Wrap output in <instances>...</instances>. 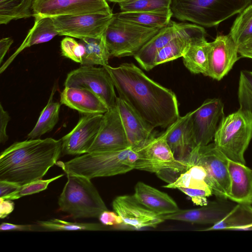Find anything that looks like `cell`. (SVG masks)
<instances>
[{
    "label": "cell",
    "instance_id": "f1b7e54d",
    "mask_svg": "<svg viewBox=\"0 0 252 252\" xmlns=\"http://www.w3.org/2000/svg\"><path fill=\"white\" fill-rule=\"evenodd\" d=\"M55 91L56 88L54 87L48 101L42 110L35 126L27 135L28 139L39 138L51 131L58 122L61 104L53 101Z\"/></svg>",
    "mask_w": 252,
    "mask_h": 252
},
{
    "label": "cell",
    "instance_id": "484cf974",
    "mask_svg": "<svg viewBox=\"0 0 252 252\" xmlns=\"http://www.w3.org/2000/svg\"><path fill=\"white\" fill-rule=\"evenodd\" d=\"M34 18L32 28L19 48L1 66L0 73L5 70L17 55L24 49L48 42L56 35H59L51 17H35Z\"/></svg>",
    "mask_w": 252,
    "mask_h": 252
},
{
    "label": "cell",
    "instance_id": "d590c367",
    "mask_svg": "<svg viewBox=\"0 0 252 252\" xmlns=\"http://www.w3.org/2000/svg\"><path fill=\"white\" fill-rule=\"evenodd\" d=\"M240 109L252 116V71H241L238 90Z\"/></svg>",
    "mask_w": 252,
    "mask_h": 252
},
{
    "label": "cell",
    "instance_id": "7dc6e473",
    "mask_svg": "<svg viewBox=\"0 0 252 252\" xmlns=\"http://www.w3.org/2000/svg\"><path fill=\"white\" fill-rule=\"evenodd\" d=\"M107 1L112 2H116V3H119L122 1H125L128 0H106Z\"/></svg>",
    "mask_w": 252,
    "mask_h": 252
},
{
    "label": "cell",
    "instance_id": "83f0119b",
    "mask_svg": "<svg viewBox=\"0 0 252 252\" xmlns=\"http://www.w3.org/2000/svg\"><path fill=\"white\" fill-rule=\"evenodd\" d=\"M79 42L84 48L82 65L105 66L108 64L111 55L106 44L104 33L100 38L80 39Z\"/></svg>",
    "mask_w": 252,
    "mask_h": 252
},
{
    "label": "cell",
    "instance_id": "603a6c76",
    "mask_svg": "<svg viewBox=\"0 0 252 252\" xmlns=\"http://www.w3.org/2000/svg\"><path fill=\"white\" fill-rule=\"evenodd\" d=\"M190 111L179 118L168 129L166 140L175 157L184 160L195 148L192 132Z\"/></svg>",
    "mask_w": 252,
    "mask_h": 252
},
{
    "label": "cell",
    "instance_id": "44dd1931",
    "mask_svg": "<svg viewBox=\"0 0 252 252\" xmlns=\"http://www.w3.org/2000/svg\"><path fill=\"white\" fill-rule=\"evenodd\" d=\"M183 25V23L171 20L139 50L134 57L142 68L149 71L155 67L154 61L158 52L178 34Z\"/></svg>",
    "mask_w": 252,
    "mask_h": 252
},
{
    "label": "cell",
    "instance_id": "d4e9b609",
    "mask_svg": "<svg viewBox=\"0 0 252 252\" xmlns=\"http://www.w3.org/2000/svg\"><path fill=\"white\" fill-rule=\"evenodd\" d=\"M133 195L147 208L159 215L171 214L179 209L167 194L142 182L135 185Z\"/></svg>",
    "mask_w": 252,
    "mask_h": 252
},
{
    "label": "cell",
    "instance_id": "7c38bea8",
    "mask_svg": "<svg viewBox=\"0 0 252 252\" xmlns=\"http://www.w3.org/2000/svg\"><path fill=\"white\" fill-rule=\"evenodd\" d=\"M224 116V104L219 98L207 99L192 111L190 121L195 147L210 143Z\"/></svg>",
    "mask_w": 252,
    "mask_h": 252
},
{
    "label": "cell",
    "instance_id": "7402d4cb",
    "mask_svg": "<svg viewBox=\"0 0 252 252\" xmlns=\"http://www.w3.org/2000/svg\"><path fill=\"white\" fill-rule=\"evenodd\" d=\"M230 179L228 199L238 204H252V170L246 164L228 159Z\"/></svg>",
    "mask_w": 252,
    "mask_h": 252
},
{
    "label": "cell",
    "instance_id": "1f68e13d",
    "mask_svg": "<svg viewBox=\"0 0 252 252\" xmlns=\"http://www.w3.org/2000/svg\"><path fill=\"white\" fill-rule=\"evenodd\" d=\"M33 0H0V24L32 16Z\"/></svg>",
    "mask_w": 252,
    "mask_h": 252
},
{
    "label": "cell",
    "instance_id": "4dcf8cb0",
    "mask_svg": "<svg viewBox=\"0 0 252 252\" xmlns=\"http://www.w3.org/2000/svg\"><path fill=\"white\" fill-rule=\"evenodd\" d=\"M118 18L150 28L166 26L173 16L171 10L158 12H120L114 14Z\"/></svg>",
    "mask_w": 252,
    "mask_h": 252
},
{
    "label": "cell",
    "instance_id": "3957f363",
    "mask_svg": "<svg viewBox=\"0 0 252 252\" xmlns=\"http://www.w3.org/2000/svg\"><path fill=\"white\" fill-rule=\"evenodd\" d=\"M138 158L131 147L110 151L87 153L66 162L56 164L66 173L90 179L126 173L134 169Z\"/></svg>",
    "mask_w": 252,
    "mask_h": 252
},
{
    "label": "cell",
    "instance_id": "e0dca14e",
    "mask_svg": "<svg viewBox=\"0 0 252 252\" xmlns=\"http://www.w3.org/2000/svg\"><path fill=\"white\" fill-rule=\"evenodd\" d=\"M112 207L124 224L135 228H155L164 221L162 215L147 208L133 194L116 197L113 201Z\"/></svg>",
    "mask_w": 252,
    "mask_h": 252
},
{
    "label": "cell",
    "instance_id": "d6986e66",
    "mask_svg": "<svg viewBox=\"0 0 252 252\" xmlns=\"http://www.w3.org/2000/svg\"><path fill=\"white\" fill-rule=\"evenodd\" d=\"M204 28L195 24L184 23L182 29L157 54L154 65L169 62L183 57L190 45L195 41L206 38Z\"/></svg>",
    "mask_w": 252,
    "mask_h": 252
},
{
    "label": "cell",
    "instance_id": "60d3db41",
    "mask_svg": "<svg viewBox=\"0 0 252 252\" xmlns=\"http://www.w3.org/2000/svg\"><path fill=\"white\" fill-rule=\"evenodd\" d=\"M98 219L102 224L107 226L124 224L121 218L115 212L109 211L108 210L103 211Z\"/></svg>",
    "mask_w": 252,
    "mask_h": 252
},
{
    "label": "cell",
    "instance_id": "ee69618b",
    "mask_svg": "<svg viewBox=\"0 0 252 252\" xmlns=\"http://www.w3.org/2000/svg\"><path fill=\"white\" fill-rule=\"evenodd\" d=\"M20 185L5 181H0V197H3L17 190Z\"/></svg>",
    "mask_w": 252,
    "mask_h": 252
},
{
    "label": "cell",
    "instance_id": "ba28073f",
    "mask_svg": "<svg viewBox=\"0 0 252 252\" xmlns=\"http://www.w3.org/2000/svg\"><path fill=\"white\" fill-rule=\"evenodd\" d=\"M184 160L189 164L201 166L206 176L205 182L217 198L228 199L230 179L227 168L228 158L214 143L193 148Z\"/></svg>",
    "mask_w": 252,
    "mask_h": 252
},
{
    "label": "cell",
    "instance_id": "4fadbf2b",
    "mask_svg": "<svg viewBox=\"0 0 252 252\" xmlns=\"http://www.w3.org/2000/svg\"><path fill=\"white\" fill-rule=\"evenodd\" d=\"M32 10L34 17L113 13L106 0H33Z\"/></svg>",
    "mask_w": 252,
    "mask_h": 252
},
{
    "label": "cell",
    "instance_id": "b9f144b4",
    "mask_svg": "<svg viewBox=\"0 0 252 252\" xmlns=\"http://www.w3.org/2000/svg\"><path fill=\"white\" fill-rule=\"evenodd\" d=\"M10 116L8 113L4 110L1 103L0 104V142L5 143L8 139V136L6 133V127Z\"/></svg>",
    "mask_w": 252,
    "mask_h": 252
},
{
    "label": "cell",
    "instance_id": "7a4b0ae2",
    "mask_svg": "<svg viewBox=\"0 0 252 252\" xmlns=\"http://www.w3.org/2000/svg\"><path fill=\"white\" fill-rule=\"evenodd\" d=\"M62 140L30 139L13 143L0 156V181L20 186L41 179L56 164L62 153Z\"/></svg>",
    "mask_w": 252,
    "mask_h": 252
},
{
    "label": "cell",
    "instance_id": "ab89813d",
    "mask_svg": "<svg viewBox=\"0 0 252 252\" xmlns=\"http://www.w3.org/2000/svg\"><path fill=\"white\" fill-rule=\"evenodd\" d=\"M1 231H44L38 225L33 224H15L7 222H2L0 226Z\"/></svg>",
    "mask_w": 252,
    "mask_h": 252
},
{
    "label": "cell",
    "instance_id": "d6a6232c",
    "mask_svg": "<svg viewBox=\"0 0 252 252\" xmlns=\"http://www.w3.org/2000/svg\"><path fill=\"white\" fill-rule=\"evenodd\" d=\"M229 34L237 46L252 38V3L238 13Z\"/></svg>",
    "mask_w": 252,
    "mask_h": 252
},
{
    "label": "cell",
    "instance_id": "bcb514c9",
    "mask_svg": "<svg viewBox=\"0 0 252 252\" xmlns=\"http://www.w3.org/2000/svg\"><path fill=\"white\" fill-rule=\"evenodd\" d=\"M13 42V39L10 37L2 38L0 40V63Z\"/></svg>",
    "mask_w": 252,
    "mask_h": 252
},
{
    "label": "cell",
    "instance_id": "f35d334b",
    "mask_svg": "<svg viewBox=\"0 0 252 252\" xmlns=\"http://www.w3.org/2000/svg\"><path fill=\"white\" fill-rule=\"evenodd\" d=\"M177 189L190 197L195 205L200 206L206 205L208 202L207 198L213 195L210 188L193 189L179 187Z\"/></svg>",
    "mask_w": 252,
    "mask_h": 252
},
{
    "label": "cell",
    "instance_id": "9a60e30c",
    "mask_svg": "<svg viewBox=\"0 0 252 252\" xmlns=\"http://www.w3.org/2000/svg\"><path fill=\"white\" fill-rule=\"evenodd\" d=\"M129 147L116 104L109 108L103 114L99 131L87 153L110 151Z\"/></svg>",
    "mask_w": 252,
    "mask_h": 252
},
{
    "label": "cell",
    "instance_id": "30bf717a",
    "mask_svg": "<svg viewBox=\"0 0 252 252\" xmlns=\"http://www.w3.org/2000/svg\"><path fill=\"white\" fill-rule=\"evenodd\" d=\"M65 87L87 89L96 95L107 106L112 108L117 104L115 86L111 77L103 66L83 65L67 75Z\"/></svg>",
    "mask_w": 252,
    "mask_h": 252
},
{
    "label": "cell",
    "instance_id": "5bb4252c",
    "mask_svg": "<svg viewBox=\"0 0 252 252\" xmlns=\"http://www.w3.org/2000/svg\"><path fill=\"white\" fill-rule=\"evenodd\" d=\"M238 46L229 34H220L208 42V70L205 76L221 80L240 59Z\"/></svg>",
    "mask_w": 252,
    "mask_h": 252
},
{
    "label": "cell",
    "instance_id": "2e32d148",
    "mask_svg": "<svg viewBox=\"0 0 252 252\" xmlns=\"http://www.w3.org/2000/svg\"><path fill=\"white\" fill-rule=\"evenodd\" d=\"M103 114H84L76 126L62 140L63 155L86 154L99 131Z\"/></svg>",
    "mask_w": 252,
    "mask_h": 252
},
{
    "label": "cell",
    "instance_id": "ffe728a7",
    "mask_svg": "<svg viewBox=\"0 0 252 252\" xmlns=\"http://www.w3.org/2000/svg\"><path fill=\"white\" fill-rule=\"evenodd\" d=\"M117 106L130 147L138 149L155 136L153 132L154 128L119 97L117 98Z\"/></svg>",
    "mask_w": 252,
    "mask_h": 252
},
{
    "label": "cell",
    "instance_id": "f6af8a7d",
    "mask_svg": "<svg viewBox=\"0 0 252 252\" xmlns=\"http://www.w3.org/2000/svg\"><path fill=\"white\" fill-rule=\"evenodd\" d=\"M238 53L241 57L252 59V38L239 45Z\"/></svg>",
    "mask_w": 252,
    "mask_h": 252
},
{
    "label": "cell",
    "instance_id": "74e56055",
    "mask_svg": "<svg viewBox=\"0 0 252 252\" xmlns=\"http://www.w3.org/2000/svg\"><path fill=\"white\" fill-rule=\"evenodd\" d=\"M61 48L63 56L81 63L84 48L79 42L72 37L66 36L62 40Z\"/></svg>",
    "mask_w": 252,
    "mask_h": 252
},
{
    "label": "cell",
    "instance_id": "e575fe53",
    "mask_svg": "<svg viewBox=\"0 0 252 252\" xmlns=\"http://www.w3.org/2000/svg\"><path fill=\"white\" fill-rule=\"evenodd\" d=\"M171 0H128L118 3L121 12H158L171 10Z\"/></svg>",
    "mask_w": 252,
    "mask_h": 252
},
{
    "label": "cell",
    "instance_id": "5b68a950",
    "mask_svg": "<svg viewBox=\"0 0 252 252\" xmlns=\"http://www.w3.org/2000/svg\"><path fill=\"white\" fill-rule=\"evenodd\" d=\"M66 175L67 180L58 200L62 211L73 219L98 218L103 211L108 210L91 179Z\"/></svg>",
    "mask_w": 252,
    "mask_h": 252
},
{
    "label": "cell",
    "instance_id": "8d00e7d4",
    "mask_svg": "<svg viewBox=\"0 0 252 252\" xmlns=\"http://www.w3.org/2000/svg\"><path fill=\"white\" fill-rule=\"evenodd\" d=\"M61 174L47 180H37L28 184L20 186L18 189L13 193L3 197V199L15 200L23 196L38 193L47 189L49 184L55 180L63 177Z\"/></svg>",
    "mask_w": 252,
    "mask_h": 252
},
{
    "label": "cell",
    "instance_id": "4316f807",
    "mask_svg": "<svg viewBox=\"0 0 252 252\" xmlns=\"http://www.w3.org/2000/svg\"><path fill=\"white\" fill-rule=\"evenodd\" d=\"M252 230V206L237 203L220 221L201 231Z\"/></svg>",
    "mask_w": 252,
    "mask_h": 252
},
{
    "label": "cell",
    "instance_id": "8992f818",
    "mask_svg": "<svg viewBox=\"0 0 252 252\" xmlns=\"http://www.w3.org/2000/svg\"><path fill=\"white\" fill-rule=\"evenodd\" d=\"M252 138V116L239 108L222 118L214 143L228 159L246 164L244 155Z\"/></svg>",
    "mask_w": 252,
    "mask_h": 252
},
{
    "label": "cell",
    "instance_id": "ac0fdd59",
    "mask_svg": "<svg viewBox=\"0 0 252 252\" xmlns=\"http://www.w3.org/2000/svg\"><path fill=\"white\" fill-rule=\"evenodd\" d=\"M237 203L229 199H218L208 202L199 208L181 210L162 215L165 220H175L198 224H211L219 222L234 208Z\"/></svg>",
    "mask_w": 252,
    "mask_h": 252
},
{
    "label": "cell",
    "instance_id": "cb8c5ba5",
    "mask_svg": "<svg viewBox=\"0 0 252 252\" xmlns=\"http://www.w3.org/2000/svg\"><path fill=\"white\" fill-rule=\"evenodd\" d=\"M60 102L83 114H104L108 109L96 95L85 89L65 87L60 94Z\"/></svg>",
    "mask_w": 252,
    "mask_h": 252
},
{
    "label": "cell",
    "instance_id": "52a82bcc",
    "mask_svg": "<svg viewBox=\"0 0 252 252\" xmlns=\"http://www.w3.org/2000/svg\"><path fill=\"white\" fill-rule=\"evenodd\" d=\"M161 29L143 27L114 14L104 33L105 40L111 56H134Z\"/></svg>",
    "mask_w": 252,
    "mask_h": 252
},
{
    "label": "cell",
    "instance_id": "7bdbcfd3",
    "mask_svg": "<svg viewBox=\"0 0 252 252\" xmlns=\"http://www.w3.org/2000/svg\"><path fill=\"white\" fill-rule=\"evenodd\" d=\"M0 218L4 219L9 215L14 209L12 200L0 197Z\"/></svg>",
    "mask_w": 252,
    "mask_h": 252
},
{
    "label": "cell",
    "instance_id": "8fae6325",
    "mask_svg": "<svg viewBox=\"0 0 252 252\" xmlns=\"http://www.w3.org/2000/svg\"><path fill=\"white\" fill-rule=\"evenodd\" d=\"M113 16V13H93L51 18L59 35L80 39L102 36Z\"/></svg>",
    "mask_w": 252,
    "mask_h": 252
},
{
    "label": "cell",
    "instance_id": "6da1fadb",
    "mask_svg": "<svg viewBox=\"0 0 252 252\" xmlns=\"http://www.w3.org/2000/svg\"><path fill=\"white\" fill-rule=\"evenodd\" d=\"M119 97L153 128H167L180 117L176 94L156 82L133 63L103 66Z\"/></svg>",
    "mask_w": 252,
    "mask_h": 252
},
{
    "label": "cell",
    "instance_id": "9c48e42d",
    "mask_svg": "<svg viewBox=\"0 0 252 252\" xmlns=\"http://www.w3.org/2000/svg\"><path fill=\"white\" fill-rule=\"evenodd\" d=\"M168 129L160 135L153 137L142 147L137 149L138 158L134 169L155 173H178L187 170L190 164L175 157L167 143Z\"/></svg>",
    "mask_w": 252,
    "mask_h": 252
},
{
    "label": "cell",
    "instance_id": "836d02e7",
    "mask_svg": "<svg viewBox=\"0 0 252 252\" xmlns=\"http://www.w3.org/2000/svg\"><path fill=\"white\" fill-rule=\"evenodd\" d=\"M44 231H102L109 230L107 225L97 223L72 222L58 219L48 220H40L37 222Z\"/></svg>",
    "mask_w": 252,
    "mask_h": 252
},
{
    "label": "cell",
    "instance_id": "277c9868",
    "mask_svg": "<svg viewBox=\"0 0 252 252\" xmlns=\"http://www.w3.org/2000/svg\"><path fill=\"white\" fill-rule=\"evenodd\" d=\"M252 0H171L173 16L179 20L211 28L241 12Z\"/></svg>",
    "mask_w": 252,
    "mask_h": 252
},
{
    "label": "cell",
    "instance_id": "f546056e",
    "mask_svg": "<svg viewBox=\"0 0 252 252\" xmlns=\"http://www.w3.org/2000/svg\"><path fill=\"white\" fill-rule=\"evenodd\" d=\"M208 42L206 38L193 42L183 56V63L192 73L205 75L208 66Z\"/></svg>",
    "mask_w": 252,
    "mask_h": 252
}]
</instances>
